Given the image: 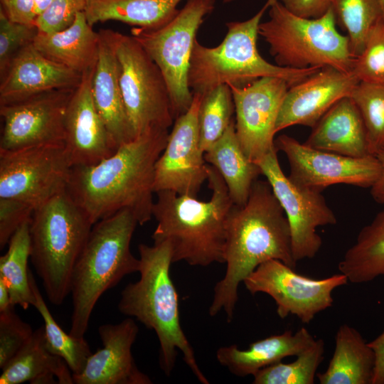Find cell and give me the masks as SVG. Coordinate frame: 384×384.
Instances as JSON below:
<instances>
[{
	"mask_svg": "<svg viewBox=\"0 0 384 384\" xmlns=\"http://www.w3.org/2000/svg\"><path fill=\"white\" fill-rule=\"evenodd\" d=\"M169 135L168 129H150L96 164L72 167L66 192L93 224L122 209L145 224L153 216L155 167Z\"/></svg>",
	"mask_w": 384,
	"mask_h": 384,
	"instance_id": "cell-1",
	"label": "cell"
},
{
	"mask_svg": "<svg viewBox=\"0 0 384 384\" xmlns=\"http://www.w3.org/2000/svg\"><path fill=\"white\" fill-rule=\"evenodd\" d=\"M278 260L295 268L289 225L269 182L257 180L242 206L233 204L226 221L224 263L226 270L213 290L208 309L233 320L238 287L260 265Z\"/></svg>",
	"mask_w": 384,
	"mask_h": 384,
	"instance_id": "cell-2",
	"label": "cell"
},
{
	"mask_svg": "<svg viewBox=\"0 0 384 384\" xmlns=\"http://www.w3.org/2000/svg\"><path fill=\"white\" fill-rule=\"evenodd\" d=\"M138 250L140 277L122 291L119 311L154 331L160 344L159 366L166 376L172 373L180 351L197 380L208 384L181 328L178 294L170 275L173 263L170 242L151 246L142 243Z\"/></svg>",
	"mask_w": 384,
	"mask_h": 384,
	"instance_id": "cell-3",
	"label": "cell"
},
{
	"mask_svg": "<svg viewBox=\"0 0 384 384\" xmlns=\"http://www.w3.org/2000/svg\"><path fill=\"white\" fill-rule=\"evenodd\" d=\"M207 181L212 191L208 201L167 190L156 193L152 215L157 225L152 239L154 243L170 242L173 263H224L226 221L234 203L223 177L211 165Z\"/></svg>",
	"mask_w": 384,
	"mask_h": 384,
	"instance_id": "cell-4",
	"label": "cell"
},
{
	"mask_svg": "<svg viewBox=\"0 0 384 384\" xmlns=\"http://www.w3.org/2000/svg\"><path fill=\"white\" fill-rule=\"evenodd\" d=\"M138 221L122 209L95 223L74 265L70 286L73 313L69 334L83 337L98 299L126 275L139 272L130 250Z\"/></svg>",
	"mask_w": 384,
	"mask_h": 384,
	"instance_id": "cell-5",
	"label": "cell"
},
{
	"mask_svg": "<svg viewBox=\"0 0 384 384\" xmlns=\"http://www.w3.org/2000/svg\"><path fill=\"white\" fill-rule=\"evenodd\" d=\"M274 1L267 0L257 13L246 21L228 22L227 33L218 46L206 47L195 40L188 77L193 93L204 94L223 84L242 87L263 77L282 78L291 87L321 68H284L261 56L257 47L259 26Z\"/></svg>",
	"mask_w": 384,
	"mask_h": 384,
	"instance_id": "cell-6",
	"label": "cell"
},
{
	"mask_svg": "<svg viewBox=\"0 0 384 384\" xmlns=\"http://www.w3.org/2000/svg\"><path fill=\"white\" fill-rule=\"evenodd\" d=\"M65 191L36 208L30 220V258L49 302L70 294L72 272L93 226Z\"/></svg>",
	"mask_w": 384,
	"mask_h": 384,
	"instance_id": "cell-7",
	"label": "cell"
},
{
	"mask_svg": "<svg viewBox=\"0 0 384 384\" xmlns=\"http://www.w3.org/2000/svg\"><path fill=\"white\" fill-rule=\"evenodd\" d=\"M259 35L267 43L277 65L292 69L333 67L351 73L356 57L348 36L336 29L332 7L322 16L307 18L288 11L279 0L269 8Z\"/></svg>",
	"mask_w": 384,
	"mask_h": 384,
	"instance_id": "cell-8",
	"label": "cell"
},
{
	"mask_svg": "<svg viewBox=\"0 0 384 384\" xmlns=\"http://www.w3.org/2000/svg\"><path fill=\"white\" fill-rule=\"evenodd\" d=\"M215 0H187L166 24L154 29L132 28L141 45L163 74L175 119L191 107L193 93L188 82L191 57L197 32L215 9Z\"/></svg>",
	"mask_w": 384,
	"mask_h": 384,
	"instance_id": "cell-9",
	"label": "cell"
},
{
	"mask_svg": "<svg viewBox=\"0 0 384 384\" xmlns=\"http://www.w3.org/2000/svg\"><path fill=\"white\" fill-rule=\"evenodd\" d=\"M119 68L125 109L135 137L174 122L167 84L159 68L132 36L105 29Z\"/></svg>",
	"mask_w": 384,
	"mask_h": 384,
	"instance_id": "cell-10",
	"label": "cell"
},
{
	"mask_svg": "<svg viewBox=\"0 0 384 384\" xmlns=\"http://www.w3.org/2000/svg\"><path fill=\"white\" fill-rule=\"evenodd\" d=\"M71 169L63 143L0 149V198L36 209L66 191Z\"/></svg>",
	"mask_w": 384,
	"mask_h": 384,
	"instance_id": "cell-11",
	"label": "cell"
},
{
	"mask_svg": "<svg viewBox=\"0 0 384 384\" xmlns=\"http://www.w3.org/2000/svg\"><path fill=\"white\" fill-rule=\"evenodd\" d=\"M294 270L280 260H270L260 265L243 283L252 295L262 292L271 297L281 319L294 315L307 324L317 314L333 305V291L348 280L341 272L314 279Z\"/></svg>",
	"mask_w": 384,
	"mask_h": 384,
	"instance_id": "cell-12",
	"label": "cell"
},
{
	"mask_svg": "<svg viewBox=\"0 0 384 384\" xmlns=\"http://www.w3.org/2000/svg\"><path fill=\"white\" fill-rule=\"evenodd\" d=\"M255 163L286 215L295 261L314 257L322 245L316 228L335 225L337 223L335 213L320 191L298 186L284 174L276 148Z\"/></svg>",
	"mask_w": 384,
	"mask_h": 384,
	"instance_id": "cell-13",
	"label": "cell"
},
{
	"mask_svg": "<svg viewBox=\"0 0 384 384\" xmlns=\"http://www.w3.org/2000/svg\"><path fill=\"white\" fill-rule=\"evenodd\" d=\"M275 147L287 156L288 177L298 186L321 191L331 185L343 183L370 188L378 179L380 163L374 155L351 157L314 149L287 134L274 139Z\"/></svg>",
	"mask_w": 384,
	"mask_h": 384,
	"instance_id": "cell-14",
	"label": "cell"
},
{
	"mask_svg": "<svg viewBox=\"0 0 384 384\" xmlns=\"http://www.w3.org/2000/svg\"><path fill=\"white\" fill-rule=\"evenodd\" d=\"M203 94L193 92L189 109L174 120L155 167L154 191L196 196L207 181L208 164L200 146L198 111Z\"/></svg>",
	"mask_w": 384,
	"mask_h": 384,
	"instance_id": "cell-15",
	"label": "cell"
},
{
	"mask_svg": "<svg viewBox=\"0 0 384 384\" xmlns=\"http://www.w3.org/2000/svg\"><path fill=\"white\" fill-rule=\"evenodd\" d=\"M228 85L237 137L247 157L255 163L276 148L277 119L290 85L277 77H263L242 87Z\"/></svg>",
	"mask_w": 384,
	"mask_h": 384,
	"instance_id": "cell-16",
	"label": "cell"
},
{
	"mask_svg": "<svg viewBox=\"0 0 384 384\" xmlns=\"http://www.w3.org/2000/svg\"><path fill=\"white\" fill-rule=\"evenodd\" d=\"M74 90H52L0 105L3 121L0 149L63 143L65 112Z\"/></svg>",
	"mask_w": 384,
	"mask_h": 384,
	"instance_id": "cell-17",
	"label": "cell"
},
{
	"mask_svg": "<svg viewBox=\"0 0 384 384\" xmlns=\"http://www.w3.org/2000/svg\"><path fill=\"white\" fill-rule=\"evenodd\" d=\"M93 72L82 75L65 112L63 144L72 167L96 164L117 149L92 100Z\"/></svg>",
	"mask_w": 384,
	"mask_h": 384,
	"instance_id": "cell-18",
	"label": "cell"
},
{
	"mask_svg": "<svg viewBox=\"0 0 384 384\" xmlns=\"http://www.w3.org/2000/svg\"><path fill=\"white\" fill-rule=\"evenodd\" d=\"M358 82L352 73L321 68L289 87L279 112L276 132L293 125L314 127L334 104L351 96Z\"/></svg>",
	"mask_w": 384,
	"mask_h": 384,
	"instance_id": "cell-19",
	"label": "cell"
},
{
	"mask_svg": "<svg viewBox=\"0 0 384 384\" xmlns=\"http://www.w3.org/2000/svg\"><path fill=\"white\" fill-rule=\"evenodd\" d=\"M139 332L128 318L119 324L98 328L102 348L92 353L82 372L73 375L75 384H151L150 378L137 367L132 346Z\"/></svg>",
	"mask_w": 384,
	"mask_h": 384,
	"instance_id": "cell-20",
	"label": "cell"
},
{
	"mask_svg": "<svg viewBox=\"0 0 384 384\" xmlns=\"http://www.w3.org/2000/svg\"><path fill=\"white\" fill-rule=\"evenodd\" d=\"M82 75L43 55L31 43L16 55L0 81V105L52 90L75 89Z\"/></svg>",
	"mask_w": 384,
	"mask_h": 384,
	"instance_id": "cell-21",
	"label": "cell"
},
{
	"mask_svg": "<svg viewBox=\"0 0 384 384\" xmlns=\"http://www.w3.org/2000/svg\"><path fill=\"white\" fill-rule=\"evenodd\" d=\"M98 32L99 53L92 78L91 93L95 106L118 148L136 137L123 100L117 55L105 29Z\"/></svg>",
	"mask_w": 384,
	"mask_h": 384,
	"instance_id": "cell-22",
	"label": "cell"
},
{
	"mask_svg": "<svg viewBox=\"0 0 384 384\" xmlns=\"http://www.w3.org/2000/svg\"><path fill=\"white\" fill-rule=\"evenodd\" d=\"M312 128L304 142L309 147L351 157L372 155L363 119L351 96L338 100Z\"/></svg>",
	"mask_w": 384,
	"mask_h": 384,
	"instance_id": "cell-23",
	"label": "cell"
},
{
	"mask_svg": "<svg viewBox=\"0 0 384 384\" xmlns=\"http://www.w3.org/2000/svg\"><path fill=\"white\" fill-rule=\"evenodd\" d=\"M315 341L310 332L302 327L295 333L287 330L255 341L246 349H240L236 345L220 347L216 359L236 376H253L260 370L281 362L286 357L298 356Z\"/></svg>",
	"mask_w": 384,
	"mask_h": 384,
	"instance_id": "cell-24",
	"label": "cell"
},
{
	"mask_svg": "<svg viewBox=\"0 0 384 384\" xmlns=\"http://www.w3.org/2000/svg\"><path fill=\"white\" fill-rule=\"evenodd\" d=\"M92 27L85 12H80L72 25L63 31H38L33 44L48 59L83 75L95 68L98 58L100 34Z\"/></svg>",
	"mask_w": 384,
	"mask_h": 384,
	"instance_id": "cell-25",
	"label": "cell"
},
{
	"mask_svg": "<svg viewBox=\"0 0 384 384\" xmlns=\"http://www.w3.org/2000/svg\"><path fill=\"white\" fill-rule=\"evenodd\" d=\"M73 384L65 361L47 348L43 326L34 331L26 344L2 368L1 384Z\"/></svg>",
	"mask_w": 384,
	"mask_h": 384,
	"instance_id": "cell-26",
	"label": "cell"
},
{
	"mask_svg": "<svg viewBox=\"0 0 384 384\" xmlns=\"http://www.w3.org/2000/svg\"><path fill=\"white\" fill-rule=\"evenodd\" d=\"M375 357L368 342L355 328L341 325L327 368L316 373L321 384H372Z\"/></svg>",
	"mask_w": 384,
	"mask_h": 384,
	"instance_id": "cell-27",
	"label": "cell"
},
{
	"mask_svg": "<svg viewBox=\"0 0 384 384\" xmlns=\"http://www.w3.org/2000/svg\"><path fill=\"white\" fill-rule=\"evenodd\" d=\"M204 159L223 177L233 203L245 204L262 171L244 153L236 135L234 119L223 134L204 152Z\"/></svg>",
	"mask_w": 384,
	"mask_h": 384,
	"instance_id": "cell-28",
	"label": "cell"
},
{
	"mask_svg": "<svg viewBox=\"0 0 384 384\" xmlns=\"http://www.w3.org/2000/svg\"><path fill=\"white\" fill-rule=\"evenodd\" d=\"M183 0H87L84 11L89 24L120 21L133 27L154 29L169 22ZM231 3L235 0H223Z\"/></svg>",
	"mask_w": 384,
	"mask_h": 384,
	"instance_id": "cell-29",
	"label": "cell"
},
{
	"mask_svg": "<svg viewBox=\"0 0 384 384\" xmlns=\"http://www.w3.org/2000/svg\"><path fill=\"white\" fill-rule=\"evenodd\" d=\"M338 270L353 284L384 277V210L360 230L339 262Z\"/></svg>",
	"mask_w": 384,
	"mask_h": 384,
	"instance_id": "cell-30",
	"label": "cell"
},
{
	"mask_svg": "<svg viewBox=\"0 0 384 384\" xmlns=\"http://www.w3.org/2000/svg\"><path fill=\"white\" fill-rule=\"evenodd\" d=\"M30 220L22 224L8 242L6 252L0 257V278L6 284L12 304L27 309L34 295L29 282L28 260L31 255Z\"/></svg>",
	"mask_w": 384,
	"mask_h": 384,
	"instance_id": "cell-31",
	"label": "cell"
},
{
	"mask_svg": "<svg viewBox=\"0 0 384 384\" xmlns=\"http://www.w3.org/2000/svg\"><path fill=\"white\" fill-rule=\"evenodd\" d=\"M29 282L35 298L33 306L39 312L44 322L45 339L48 349L65 361L73 375L81 373L92 353L88 343L84 336L76 337L66 334L58 324L48 309L31 270Z\"/></svg>",
	"mask_w": 384,
	"mask_h": 384,
	"instance_id": "cell-32",
	"label": "cell"
},
{
	"mask_svg": "<svg viewBox=\"0 0 384 384\" xmlns=\"http://www.w3.org/2000/svg\"><path fill=\"white\" fill-rule=\"evenodd\" d=\"M336 24L348 33L353 55L363 51L371 29L383 19L378 0H332Z\"/></svg>",
	"mask_w": 384,
	"mask_h": 384,
	"instance_id": "cell-33",
	"label": "cell"
},
{
	"mask_svg": "<svg viewBox=\"0 0 384 384\" xmlns=\"http://www.w3.org/2000/svg\"><path fill=\"white\" fill-rule=\"evenodd\" d=\"M235 105L228 84L203 94L198 111L200 146L205 152L225 132L232 120Z\"/></svg>",
	"mask_w": 384,
	"mask_h": 384,
	"instance_id": "cell-34",
	"label": "cell"
},
{
	"mask_svg": "<svg viewBox=\"0 0 384 384\" xmlns=\"http://www.w3.org/2000/svg\"><path fill=\"white\" fill-rule=\"evenodd\" d=\"M324 341L319 338L297 356L291 363L279 362L253 375L254 384H313L316 370L324 360Z\"/></svg>",
	"mask_w": 384,
	"mask_h": 384,
	"instance_id": "cell-35",
	"label": "cell"
},
{
	"mask_svg": "<svg viewBox=\"0 0 384 384\" xmlns=\"http://www.w3.org/2000/svg\"><path fill=\"white\" fill-rule=\"evenodd\" d=\"M351 97L363 119L370 153L375 156L384 146V85L359 82Z\"/></svg>",
	"mask_w": 384,
	"mask_h": 384,
	"instance_id": "cell-36",
	"label": "cell"
},
{
	"mask_svg": "<svg viewBox=\"0 0 384 384\" xmlns=\"http://www.w3.org/2000/svg\"><path fill=\"white\" fill-rule=\"evenodd\" d=\"M352 73L359 82L384 85V20L371 29L361 53L356 58Z\"/></svg>",
	"mask_w": 384,
	"mask_h": 384,
	"instance_id": "cell-37",
	"label": "cell"
},
{
	"mask_svg": "<svg viewBox=\"0 0 384 384\" xmlns=\"http://www.w3.org/2000/svg\"><path fill=\"white\" fill-rule=\"evenodd\" d=\"M38 33L35 25L13 21L0 9V77L18 51L33 43Z\"/></svg>",
	"mask_w": 384,
	"mask_h": 384,
	"instance_id": "cell-38",
	"label": "cell"
},
{
	"mask_svg": "<svg viewBox=\"0 0 384 384\" xmlns=\"http://www.w3.org/2000/svg\"><path fill=\"white\" fill-rule=\"evenodd\" d=\"M31 325L15 312L14 307L0 312V368L2 369L32 336Z\"/></svg>",
	"mask_w": 384,
	"mask_h": 384,
	"instance_id": "cell-39",
	"label": "cell"
},
{
	"mask_svg": "<svg viewBox=\"0 0 384 384\" xmlns=\"http://www.w3.org/2000/svg\"><path fill=\"white\" fill-rule=\"evenodd\" d=\"M87 0H53L35 20L39 32L52 33L68 28L78 14L85 9Z\"/></svg>",
	"mask_w": 384,
	"mask_h": 384,
	"instance_id": "cell-40",
	"label": "cell"
},
{
	"mask_svg": "<svg viewBox=\"0 0 384 384\" xmlns=\"http://www.w3.org/2000/svg\"><path fill=\"white\" fill-rule=\"evenodd\" d=\"M34 208L21 201L0 198V248L2 250L16 230L31 220Z\"/></svg>",
	"mask_w": 384,
	"mask_h": 384,
	"instance_id": "cell-41",
	"label": "cell"
},
{
	"mask_svg": "<svg viewBox=\"0 0 384 384\" xmlns=\"http://www.w3.org/2000/svg\"><path fill=\"white\" fill-rule=\"evenodd\" d=\"M292 14L307 18L324 15L331 7L332 0H279Z\"/></svg>",
	"mask_w": 384,
	"mask_h": 384,
	"instance_id": "cell-42",
	"label": "cell"
},
{
	"mask_svg": "<svg viewBox=\"0 0 384 384\" xmlns=\"http://www.w3.org/2000/svg\"><path fill=\"white\" fill-rule=\"evenodd\" d=\"M1 9L11 21L35 25L34 0H0Z\"/></svg>",
	"mask_w": 384,
	"mask_h": 384,
	"instance_id": "cell-43",
	"label": "cell"
},
{
	"mask_svg": "<svg viewBox=\"0 0 384 384\" xmlns=\"http://www.w3.org/2000/svg\"><path fill=\"white\" fill-rule=\"evenodd\" d=\"M368 344L375 357L372 384H384V331Z\"/></svg>",
	"mask_w": 384,
	"mask_h": 384,
	"instance_id": "cell-44",
	"label": "cell"
},
{
	"mask_svg": "<svg viewBox=\"0 0 384 384\" xmlns=\"http://www.w3.org/2000/svg\"><path fill=\"white\" fill-rule=\"evenodd\" d=\"M375 156L380 163V171L378 179L370 187V194L375 201L384 204V146Z\"/></svg>",
	"mask_w": 384,
	"mask_h": 384,
	"instance_id": "cell-45",
	"label": "cell"
},
{
	"mask_svg": "<svg viewBox=\"0 0 384 384\" xmlns=\"http://www.w3.org/2000/svg\"><path fill=\"white\" fill-rule=\"evenodd\" d=\"M13 307L14 305L11 302L9 288L3 279L0 278V312Z\"/></svg>",
	"mask_w": 384,
	"mask_h": 384,
	"instance_id": "cell-46",
	"label": "cell"
},
{
	"mask_svg": "<svg viewBox=\"0 0 384 384\" xmlns=\"http://www.w3.org/2000/svg\"><path fill=\"white\" fill-rule=\"evenodd\" d=\"M53 0H34L35 13L37 16L43 11Z\"/></svg>",
	"mask_w": 384,
	"mask_h": 384,
	"instance_id": "cell-47",
	"label": "cell"
},
{
	"mask_svg": "<svg viewBox=\"0 0 384 384\" xmlns=\"http://www.w3.org/2000/svg\"><path fill=\"white\" fill-rule=\"evenodd\" d=\"M382 9L383 14V18H384V0H378Z\"/></svg>",
	"mask_w": 384,
	"mask_h": 384,
	"instance_id": "cell-48",
	"label": "cell"
}]
</instances>
